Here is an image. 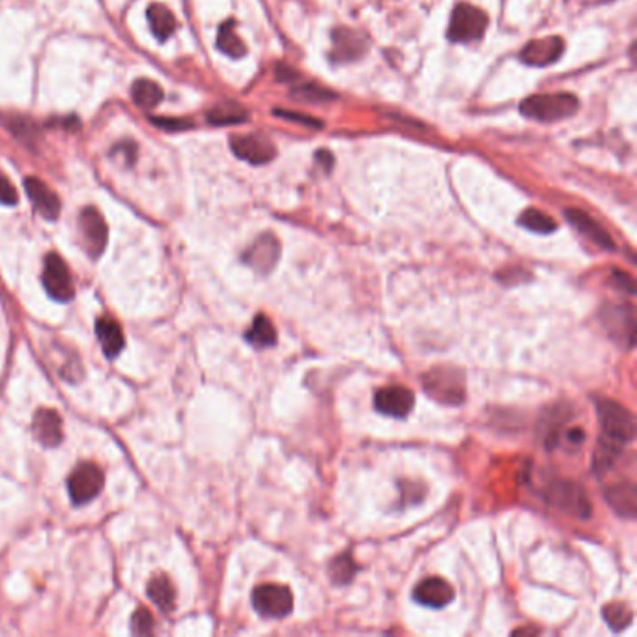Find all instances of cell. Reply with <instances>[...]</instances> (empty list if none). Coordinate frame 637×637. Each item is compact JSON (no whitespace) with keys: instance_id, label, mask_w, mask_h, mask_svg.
Segmentation results:
<instances>
[{"instance_id":"d6a6232c","label":"cell","mask_w":637,"mask_h":637,"mask_svg":"<svg viewBox=\"0 0 637 637\" xmlns=\"http://www.w3.org/2000/svg\"><path fill=\"white\" fill-rule=\"evenodd\" d=\"M131 632L137 635H148L154 632V617L148 609L139 608L131 617Z\"/></svg>"},{"instance_id":"f546056e","label":"cell","mask_w":637,"mask_h":637,"mask_svg":"<svg viewBox=\"0 0 637 637\" xmlns=\"http://www.w3.org/2000/svg\"><path fill=\"white\" fill-rule=\"evenodd\" d=\"M520 227H523L526 230H531L535 234H552L557 230V222L553 221V217L546 215L544 212H540L536 208H529L523 212L518 217Z\"/></svg>"},{"instance_id":"277c9868","label":"cell","mask_w":637,"mask_h":637,"mask_svg":"<svg viewBox=\"0 0 637 637\" xmlns=\"http://www.w3.org/2000/svg\"><path fill=\"white\" fill-rule=\"evenodd\" d=\"M546 499L553 507L579 520H587L593 512L587 494L582 486L568 480H555L548 486Z\"/></svg>"},{"instance_id":"74e56055","label":"cell","mask_w":637,"mask_h":637,"mask_svg":"<svg viewBox=\"0 0 637 637\" xmlns=\"http://www.w3.org/2000/svg\"><path fill=\"white\" fill-rule=\"evenodd\" d=\"M567 439H568V443L570 445H582L584 443V439H585V432H584V430L582 428H572V430H568V432H567Z\"/></svg>"},{"instance_id":"83f0119b","label":"cell","mask_w":637,"mask_h":637,"mask_svg":"<svg viewBox=\"0 0 637 637\" xmlns=\"http://www.w3.org/2000/svg\"><path fill=\"white\" fill-rule=\"evenodd\" d=\"M131 96L141 109H154L163 101V88L149 79H139L131 86Z\"/></svg>"},{"instance_id":"7a4b0ae2","label":"cell","mask_w":637,"mask_h":637,"mask_svg":"<svg viewBox=\"0 0 637 637\" xmlns=\"http://www.w3.org/2000/svg\"><path fill=\"white\" fill-rule=\"evenodd\" d=\"M598 421L602 426V439L617 445H628L635 438V421L630 409L611 399L596 400Z\"/></svg>"},{"instance_id":"3957f363","label":"cell","mask_w":637,"mask_h":637,"mask_svg":"<svg viewBox=\"0 0 637 637\" xmlns=\"http://www.w3.org/2000/svg\"><path fill=\"white\" fill-rule=\"evenodd\" d=\"M486 28H488V15L473 4L458 3L451 13L447 37L455 44H470L480 40Z\"/></svg>"},{"instance_id":"ab89813d","label":"cell","mask_w":637,"mask_h":637,"mask_svg":"<svg viewBox=\"0 0 637 637\" xmlns=\"http://www.w3.org/2000/svg\"><path fill=\"white\" fill-rule=\"evenodd\" d=\"M601 3H611V0H601Z\"/></svg>"},{"instance_id":"836d02e7","label":"cell","mask_w":637,"mask_h":637,"mask_svg":"<svg viewBox=\"0 0 637 637\" xmlns=\"http://www.w3.org/2000/svg\"><path fill=\"white\" fill-rule=\"evenodd\" d=\"M149 122L161 129H166V131H183V129L193 127V124L189 120H181V118H152Z\"/></svg>"},{"instance_id":"6da1fadb","label":"cell","mask_w":637,"mask_h":637,"mask_svg":"<svg viewBox=\"0 0 637 637\" xmlns=\"http://www.w3.org/2000/svg\"><path fill=\"white\" fill-rule=\"evenodd\" d=\"M579 109V100L568 92H553V93H535L520 105V112L526 118L553 124L574 117Z\"/></svg>"},{"instance_id":"4fadbf2b","label":"cell","mask_w":637,"mask_h":637,"mask_svg":"<svg viewBox=\"0 0 637 637\" xmlns=\"http://www.w3.org/2000/svg\"><path fill=\"white\" fill-rule=\"evenodd\" d=\"M280 256V246L273 234H262L254 239L253 246L243 253L241 260L246 262L247 266L256 270L262 275H268Z\"/></svg>"},{"instance_id":"8fae6325","label":"cell","mask_w":637,"mask_h":637,"mask_svg":"<svg viewBox=\"0 0 637 637\" xmlns=\"http://www.w3.org/2000/svg\"><path fill=\"white\" fill-rule=\"evenodd\" d=\"M563 51H565L563 37H559V36L540 37V40H533L521 49L520 60L528 66L544 68V66L555 64L560 59Z\"/></svg>"},{"instance_id":"e0dca14e","label":"cell","mask_w":637,"mask_h":637,"mask_svg":"<svg viewBox=\"0 0 637 637\" xmlns=\"http://www.w3.org/2000/svg\"><path fill=\"white\" fill-rule=\"evenodd\" d=\"M25 191L36 208V212L44 215L45 219L54 221L60 214V198L47 183L40 178H27L25 180Z\"/></svg>"},{"instance_id":"7c38bea8","label":"cell","mask_w":637,"mask_h":637,"mask_svg":"<svg viewBox=\"0 0 637 637\" xmlns=\"http://www.w3.org/2000/svg\"><path fill=\"white\" fill-rule=\"evenodd\" d=\"M79 224H81V234H83V241H85V247H86L88 254L93 258L101 256L107 247V239H109V230H107V222H105L103 215L96 208H85L81 212Z\"/></svg>"},{"instance_id":"d590c367","label":"cell","mask_w":637,"mask_h":637,"mask_svg":"<svg viewBox=\"0 0 637 637\" xmlns=\"http://www.w3.org/2000/svg\"><path fill=\"white\" fill-rule=\"evenodd\" d=\"M611 277H613V283H615V286H617V288H621V290H623V292H626L628 295H633V294H635L633 278H632L628 273L619 271V270H613Z\"/></svg>"},{"instance_id":"9c48e42d","label":"cell","mask_w":637,"mask_h":637,"mask_svg":"<svg viewBox=\"0 0 637 637\" xmlns=\"http://www.w3.org/2000/svg\"><path fill=\"white\" fill-rule=\"evenodd\" d=\"M230 148L238 159L247 161L251 165H266L277 156V149L271 139L262 133L234 135L230 139Z\"/></svg>"},{"instance_id":"4dcf8cb0","label":"cell","mask_w":637,"mask_h":637,"mask_svg":"<svg viewBox=\"0 0 637 637\" xmlns=\"http://www.w3.org/2000/svg\"><path fill=\"white\" fill-rule=\"evenodd\" d=\"M355 572H358V565H355V560L350 557V553L339 555L336 559H333V563L329 565V576L335 585H348L353 579Z\"/></svg>"},{"instance_id":"5b68a950","label":"cell","mask_w":637,"mask_h":637,"mask_svg":"<svg viewBox=\"0 0 637 637\" xmlns=\"http://www.w3.org/2000/svg\"><path fill=\"white\" fill-rule=\"evenodd\" d=\"M105 475L101 467L93 462H83L71 472L68 479V492L73 504H86L93 497H98L103 490Z\"/></svg>"},{"instance_id":"ba28073f","label":"cell","mask_w":637,"mask_h":637,"mask_svg":"<svg viewBox=\"0 0 637 637\" xmlns=\"http://www.w3.org/2000/svg\"><path fill=\"white\" fill-rule=\"evenodd\" d=\"M331 42L333 47L329 52V60L333 64H348L353 60H359L368 49L367 36L346 27L333 28Z\"/></svg>"},{"instance_id":"8d00e7d4","label":"cell","mask_w":637,"mask_h":637,"mask_svg":"<svg viewBox=\"0 0 637 637\" xmlns=\"http://www.w3.org/2000/svg\"><path fill=\"white\" fill-rule=\"evenodd\" d=\"M277 117H283V118H288L292 122H297V124H303L307 127H316L320 129L322 127V122H318L310 117H305V115H299V112H286V110H275Z\"/></svg>"},{"instance_id":"ac0fdd59","label":"cell","mask_w":637,"mask_h":637,"mask_svg":"<svg viewBox=\"0 0 637 637\" xmlns=\"http://www.w3.org/2000/svg\"><path fill=\"white\" fill-rule=\"evenodd\" d=\"M565 215H567V221L572 224V227H574L579 234L585 236L589 241H593L594 246L602 247V249H606V251H613V249H615V243H613L609 232L602 227L601 222H596L591 215H587V214L582 212V210H574V208H568V210L565 212Z\"/></svg>"},{"instance_id":"d4e9b609","label":"cell","mask_w":637,"mask_h":637,"mask_svg":"<svg viewBox=\"0 0 637 637\" xmlns=\"http://www.w3.org/2000/svg\"><path fill=\"white\" fill-rule=\"evenodd\" d=\"M148 596L161 611H171L174 608L176 591L171 579L165 574H157L148 582Z\"/></svg>"},{"instance_id":"1f68e13d","label":"cell","mask_w":637,"mask_h":637,"mask_svg":"<svg viewBox=\"0 0 637 637\" xmlns=\"http://www.w3.org/2000/svg\"><path fill=\"white\" fill-rule=\"evenodd\" d=\"M602 615H604V621L609 625L613 632L625 630L626 626H630L633 619V613L625 604H608Z\"/></svg>"},{"instance_id":"2e32d148","label":"cell","mask_w":637,"mask_h":637,"mask_svg":"<svg viewBox=\"0 0 637 637\" xmlns=\"http://www.w3.org/2000/svg\"><path fill=\"white\" fill-rule=\"evenodd\" d=\"M602 324L608 329V333L615 339L628 341V346L633 344L635 336V320H633V310L630 305H608L602 310Z\"/></svg>"},{"instance_id":"8992f818","label":"cell","mask_w":637,"mask_h":637,"mask_svg":"<svg viewBox=\"0 0 637 637\" xmlns=\"http://www.w3.org/2000/svg\"><path fill=\"white\" fill-rule=\"evenodd\" d=\"M253 606L266 619H283L294 609V596L286 585L266 584L254 589Z\"/></svg>"},{"instance_id":"4316f807","label":"cell","mask_w":637,"mask_h":637,"mask_svg":"<svg viewBox=\"0 0 637 637\" xmlns=\"http://www.w3.org/2000/svg\"><path fill=\"white\" fill-rule=\"evenodd\" d=\"M246 339L249 344L256 346V348H270V346H275L277 343V331L271 324L270 318L266 314H258L254 320H253V326L247 329L246 333Z\"/></svg>"},{"instance_id":"30bf717a","label":"cell","mask_w":637,"mask_h":637,"mask_svg":"<svg viewBox=\"0 0 637 637\" xmlns=\"http://www.w3.org/2000/svg\"><path fill=\"white\" fill-rule=\"evenodd\" d=\"M415 406V395L404 385H389L376 392L374 407L380 414L395 419H404Z\"/></svg>"},{"instance_id":"9a60e30c","label":"cell","mask_w":637,"mask_h":637,"mask_svg":"<svg viewBox=\"0 0 637 637\" xmlns=\"http://www.w3.org/2000/svg\"><path fill=\"white\" fill-rule=\"evenodd\" d=\"M414 598L421 606L439 609L453 602L455 591L443 577H426L415 587Z\"/></svg>"},{"instance_id":"52a82bcc","label":"cell","mask_w":637,"mask_h":637,"mask_svg":"<svg viewBox=\"0 0 637 637\" xmlns=\"http://www.w3.org/2000/svg\"><path fill=\"white\" fill-rule=\"evenodd\" d=\"M42 280H44V286H45L47 294L52 299H56V302H69V299H73L75 286H73L69 268L56 253H51L45 256Z\"/></svg>"},{"instance_id":"484cf974","label":"cell","mask_w":637,"mask_h":637,"mask_svg":"<svg viewBox=\"0 0 637 637\" xmlns=\"http://www.w3.org/2000/svg\"><path fill=\"white\" fill-rule=\"evenodd\" d=\"M217 47L221 52L230 56V59H241V56L247 54V47L236 34V21H232V19H229V21H224L219 27Z\"/></svg>"},{"instance_id":"ffe728a7","label":"cell","mask_w":637,"mask_h":637,"mask_svg":"<svg viewBox=\"0 0 637 637\" xmlns=\"http://www.w3.org/2000/svg\"><path fill=\"white\" fill-rule=\"evenodd\" d=\"M96 335H98V341L103 348V353L109 359H115L125 346L124 331L115 318H110V316L98 318Z\"/></svg>"},{"instance_id":"e575fe53","label":"cell","mask_w":637,"mask_h":637,"mask_svg":"<svg viewBox=\"0 0 637 637\" xmlns=\"http://www.w3.org/2000/svg\"><path fill=\"white\" fill-rule=\"evenodd\" d=\"M0 202L8 204V206L17 204L15 187L12 185V181L4 174H0Z\"/></svg>"},{"instance_id":"d6986e66","label":"cell","mask_w":637,"mask_h":637,"mask_svg":"<svg viewBox=\"0 0 637 637\" xmlns=\"http://www.w3.org/2000/svg\"><path fill=\"white\" fill-rule=\"evenodd\" d=\"M32 432L44 447H59L64 439L60 415L54 409H37L32 421Z\"/></svg>"},{"instance_id":"cb8c5ba5","label":"cell","mask_w":637,"mask_h":637,"mask_svg":"<svg viewBox=\"0 0 637 637\" xmlns=\"http://www.w3.org/2000/svg\"><path fill=\"white\" fill-rule=\"evenodd\" d=\"M148 15V23H149V28H152L154 36L157 37L159 42H165L171 37L176 30V17L174 13L168 10L166 6L163 4H152L148 8L146 12Z\"/></svg>"},{"instance_id":"7402d4cb","label":"cell","mask_w":637,"mask_h":637,"mask_svg":"<svg viewBox=\"0 0 637 637\" xmlns=\"http://www.w3.org/2000/svg\"><path fill=\"white\" fill-rule=\"evenodd\" d=\"M299 77H302V75L297 73L295 77L288 83V85H292L290 96H292L295 101L314 105V103H327V101L336 100V93L331 92L329 88L320 86V85L312 83V81H302Z\"/></svg>"},{"instance_id":"603a6c76","label":"cell","mask_w":637,"mask_h":637,"mask_svg":"<svg viewBox=\"0 0 637 637\" xmlns=\"http://www.w3.org/2000/svg\"><path fill=\"white\" fill-rule=\"evenodd\" d=\"M249 112L246 110V107L239 105L238 101H221L215 103L208 112H206V120L212 125H238L247 122Z\"/></svg>"},{"instance_id":"5bb4252c","label":"cell","mask_w":637,"mask_h":637,"mask_svg":"<svg viewBox=\"0 0 637 637\" xmlns=\"http://www.w3.org/2000/svg\"><path fill=\"white\" fill-rule=\"evenodd\" d=\"M424 389L447 404H458L464 399V383L458 382V372L455 370H434L426 376Z\"/></svg>"},{"instance_id":"44dd1931","label":"cell","mask_w":637,"mask_h":637,"mask_svg":"<svg viewBox=\"0 0 637 637\" xmlns=\"http://www.w3.org/2000/svg\"><path fill=\"white\" fill-rule=\"evenodd\" d=\"M604 496L609 507L621 518L633 520L637 516V490L632 482L615 484Z\"/></svg>"},{"instance_id":"f1b7e54d","label":"cell","mask_w":637,"mask_h":637,"mask_svg":"<svg viewBox=\"0 0 637 637\" xmlns=\"http://www.w3.org/2000/svg\"><path fill=\"white\" fill-rule=\"evenodd\" d=\"M0 124H4L15 139L27 142L28 146H32L37 139L36 125L21 115H0Z\"/></svg>"},{"instance_id":"f35d334b","label":"cell","mask_w":637,"mask_h":637,"mask_svg":"<svg viewBox=\"0 0 637 637\" xmlns=\"http://www.w3.org/2000/svg\"><path fill=\"white\" fill-rule=\"evenodd\" d=\"M316 161L320 163V166H326V171H331V166H333V163H335L333 156L327 152V149H318Z\"/></svg>"}]
</instances>
